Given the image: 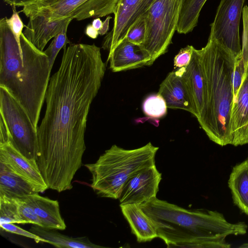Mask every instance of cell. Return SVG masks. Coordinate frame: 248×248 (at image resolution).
<instances>
[{
  "mask_svg": "<svg viewBox=\"0 0 248 248\" xmlns=\"http://www.w3.org/2000/svg\"><path fill=\"white\" fill-rule=\"evenodd\" d=\"M155 0H142L140 8V16L143 15L149 8Z\"/></svg>",
  "mask_w": 248,
  "mask_h": 248,
  "instance_id": "d590c367",
  "label": "cell"
},
{
  "mask_svg": "<svg viewBox=\"0 0 248 248\" xmlns=\"http://www.w3.org/2000/svg\"><path fill=\"white\" fill-rule=\"evenodd\" d=\"M85 34L92 39H96L99 34L98 31L91 24H88L85 29Z\"/></svg>",
  "mask_w": 248,
  "mask_h": 248,
  "instance_id": "836d02e7",
  "label": "cell"
},
{
  "mask_svg": "<svg viewBox=\"0 0 248 248\" xmlns=\"http://www.w3.org/2000/svg\"><path fill=\"white\" fill-rule=\"evenodd\" d=\"M1 229L6 232L22 235L33 239L36 243L40 242L49 244L48 241L30 231H27L12 223L0 224Z\"/></svg>",
  "mask_w": 248,
  "mask_h": 248,
  "instance_id": "f546056e",
  "label": "cell"
},
{
  "mask_svg": "<svg viewBox=\"0 0 248 248\" xmlns=\"http://www.w3.org/2000/svg\"><path fill=\"white\" fill-rule=\"evenodd\" d=\"M120 0H40L23 7L22 11L29 18L42 15L51 21L65 18L80 21L114 14Z\"/></svg>",
  "mask_w": 248,
  "mask_h": 248,
  "instance_id": "ba28073f",
  "label": "cell"
},
{
  "mask_svg": "<svg viewBox=\"0 0 248 248\" xmlns=\"http://www.w3.org/2000/svg\"><path fill=\"white\" fill-rule=\"evenodd\" d=\"M13 7V14L9 18L6 17V21L14 33L17 42L20 43V36L23 33V29L25 27L16 7Z\"/></svg>",
  "mask_w": 248,
  "mask_h": 248,
  "instance_id": "4dcf8cb0",
  "label": "cell"
},
{
  "mask_svg": "<svg viewBox=\"0 0 248 248\" xmlns=\"http://www.w3.org/2000/svg\"><path fill=\"white\" fill-rule=\"evenodd\" d=\"M231 125L234 146L248 144V67L237 96L233 99Z\"/></svg>",
  "mask_w": 248,
  "mask_h": 248,
  "instance_id": "2e32d148",
  "label": "cell"
},
{
  "mask_svg": "<svg viewBox=\"0 0 248 248\" xmlns=\"http://www.w3.org/2000/svg\"><path fill=\"white\" fill-rule=\"evenodd\" d=\"M142 0H121L114 13L113 26L102 42V48L110 53L124 39L127 33L140 16Z\"/></svg>",
  "mask_w": 248,
  "mask_h": 248,
  "instance_id": "7c38bea8",
  "label": "cell"
},
{
  "mask_svg": "<svg viewBox=\"0 0 248 248\" xmlns=\"http://www.w3.org/2000/svg\"><path fill=\"white\" fill-rule=\"evenodd\" d=\"M92 25L98 31H99L102 27L103 22L100 19V17H97L93 20Z\"/></svg>",
  "mask_w": 248,
  "mask_h": 248,
  "instance_id": "8d00e7d4",
  "label": "cell"
},
{
  "mask_svg": "<svg viewBox=\"0 0 248 248\" xmlns=\"http://www.w3.org/2000/svg\"><path fill=\"white\" fill-rule=\"evenodd\" d=\"M238 248H248V242L243 243L241 245L239 246L238 247Z\"/></svg>",
  "mask_w": 248,
  "mask_h": 248,
  "instance_id": "74e56055",
  "label": "cell"
},
{
  "mask_svg": "<svg viewBox=\"0 0 248 248\" xmlns=\"http://www.w3.org/2000/svg\"><path fill=\"white\" fill-rule=\"evenodd\" d=\"M23 224L31 223L42 227V223L32 206L22 197L16 199Z\"/></svg>",
  "mask_w": 248,
  "mask_h": 248,
  "instance_id": "83f0119b",
  "label": "cell"
},
{
  "mask_svg": "<svg viewBox=\"0 0 248 248\" xmlns=\"http://www.w3.org/2000/svg\"><path fill=\"white\" fill-rule=\"evenodd\" d=\"M193 46L187 45L182 48L174 59V65L175 68H181L186 66L190 62Z\"/></svg>",
  "mask_w": 248,
  "mask_h": 248,
  "instance_id": "1f68e13d",
  "label": "cell"
},
{
  "mask_svg": "<svg viewBox=\"0 0 248 248\" xmlns=\"http://www.w3.org/2000/svg\"><path fill=\"white\" fill-rule=\"evenodd\" d=\"M0 118L9 130L13 146L34 165L38 150L37 128L18 100L4 86H0Z\"/></svg>",
  "mask_w": 248,
  "mask_h": 248,
  "instance_id": "52a82bcc",
  "label": "cell"
},
{
  "mask_svg": "<svg viewBox=\"0 0 248 248\" xmlns=\"http://www.w3.org/2000/svg\"><path fill=\"white\" fill-rule=\"evenodd\" d=\"M207 0H185L179 14L176 31L181 34L191 32L198 24L201 10Z\"/></svg>",
  "mask_w": 248,
  "mask_h": 248,
  "instance_id": "603a6c76",
  "label": "cell"
},
{
  "mask_svg": "<svg viewBox=\"0 0 248 248\" xmlns=\"http://www.w3.org/2000/svg\"><path fill=\"white\" fill-rule=\"evenodd\" d=\"M184 67L170 72L161 82L158 90L168 108L181 109L194 114L190 95L185 81Z\"/></svg>",
  "mask_w": 248,
  "mask_h": 248,
  "instance_id": "5bb4252c",
  "label": "cell"
},
{
  "mask_svg": "<svg viewBox=\"0 0 248 248\" xmlns=\"http://www.w3.org/2000/svg\"><path fill=\"white\" fill-rule=\"evenodd\" d=\"M242 19V56L245 73L248 67V7L247 5L243 7Z\"/></svg>",
  "mask_w": 248,
  "mask_h": 248,
  "instance_id": "f1b7e54d",
  "label": "cell"
},
{
  "mask_svg": "<svg viewBox=\"0 0 248 248\" xmlns=\"http://www.w3.org/2000/svg\"><path fill=\"white\" fill-rule=\"evenodd\" d=\"M35 193L29 183L0 162V196L18 199Z\"/></svg>",
  "mask_w": 248,
  "mask_h": 248,
  "instance_id": "44dd1931",
  "label": "cell"
},
{
  "mask_svg": "<svg viewBox=\"0 0 248 248\" xmlns=\"http://www.w3.org/2000/svg\"><path fill=\"white\" fill-rule=\"evenodd\" d=\"M33 208L42 223V227L49 230H64L66 226L57 200L39 195L38 193L23 197Z\"/></svg>",
  "mask_w": 248,
  "mask_h": 248,
  "instance_id": "ac0fdd59",
  "label": "cell"
},
{
  "mask_svg": "<svg viewBox=\"0 0 248 248\" xmlns=\"http://www.w3.org/2000/svg\"><path fill=\"white\" fill-rule=\"evenodd\" d=\"M167 106L163 97L157 93L148 96L142 104L144 113L151 118H161L167 112Z\"/></svg>",
  "mask_w": 248,
  "mask_h": 248,
  "instance_id": "d4e9b609",
  "label": "cell"
},
{
  "mask_svg": "<svg viewBox=\"0 0 248 248\" xmlns=\"http://www.w3.org/2000/svg\"><path fill=\"white\" fill-rule=\"evenodd\" d=\"M21 223L16 199L0 196V224Z\"/></svg>",
  "mask_w": 248,
  "mask_h": 248,
  "instance_id": "cb8c5ba5",
  "label": "cell"
},
{
  "mask_svg": "<svg viewBox=\"0 0 248 248\" xmlns=\"http://www.w3.org/2000/svg\"><path fill=\"white\" fill-rule=\"evenodd\" d=\"M122 212L128 222L131 232L138 242H147L158 237L151 218L138 204H120Z\"/></svg>",
  "mask_w": 248,
  "mask_h": 248,
  "instance_id": "d6986e66",
  "label": "cell"
},
{
  "mask_svg": "<svg viewBox=\"0 0 248 248\" xmlns=\"http://www.w3.org/2000/svg\"><path fill=\"white\" fill-rule=\"evenodd\" d=\"M140 205L169 248H230L226 237L245 234L248 228L217 211L186 209L157 198Z\"/></svg>",
  "mask_w": 248,
  "mask_h": 248,
  "instance_id": "7a4b0ae2",
  "label": "cell"
},
{
  "mask_svg": "<svg viewBox=\"0 0 248 248\" xmlns=\"http://www.w3.org/2000/svg\"><path fill=\"white\" fill-rule=\"evenodd\" d=\"M106 68L94 44H70L63 48L59 69L50 78L46 108L37 127L36 163L48 188H72L82 165L85 133L91 104Z\"/></svg>",
  "mask_w": 248,
  "mask_h": 248,
  "instance_id": "6da1fadb",
  "label": "cell"
},
{
  "mask_svg": "<svg viewBox=\"0 0 248 248\" xmlns=\"http://www.w3.org/2000/svg\"><path fill=\"white\" fill-rule=\"evenodd\" d=\"M111 17L109 16H108L106 19L103 22V25L101 29L98 31L99 34L103 35L107 33L109 29V21Z\"/></svg>",
  "mask_w": 248,
  "mask_h": 248,
  "instance_id": "e575fe53",
  "label": "cell"
},
{
  "mask_svg": "<svg viewBox=\"0 0 248 248\" xmlns=\"http://www.w3.org/2000/svg\"><path fill=\"white\" fill-rule=\"evenodd\" d=\"M146 34V24L144 15L139 17L129 28L125 37L136 44L142 45Z\"/></svg>",
  "mask_w": 248,
  "mask_h": 248,
  "instance_id": "4316f807",
  "label": "cell"
},
{
  "mask_svg": "<svg viewBox=\"0 0 248 248\" xmlns=\"http://www.w3.org/2000/svg\"><path fill=\"white\" fill-rule=\"evenodd\" d=\"M113 72L150 66L151 56L141 45L123 39L108 53L107 62Z\"/></svg>",
  "mask_w": 248,
  "mask_h": 248,
  "instance_id": "4fadbf2b",
  "label": "cell"
},
{
  "mask_svg": "<svg viewBox=\"0 0 248 248\" xmlns=\"http://www.w3.org/2000/svg\"><path fill=\"white\" fill-rule=\"evenodd\" d=\"M34 225L30 231L47 240L49 244L59 248H97L102 246L92 243L86 237L73 238L58 232Z\"/></svg>",
  "mask_w": 248,
  "mask_h": 248,
  "instance_id": "7402d4cb",
  "label": "cell"
},
{
  "mask_svg": "<svg viewBox=\"0 0 248 248\" xmlns=\"http://www.w3.org/2000/svg\"><path fill=\"white\" fill-rule=\"evenodd\" d=\"M158 149L150 142L131 150L113 145L95 163L84 165L92 174L91 187L101 197L119 199L124 183L133 173L155 164Z\"/></svg>",
  "mask_w": 248,
  "mask_h": 248,
  "instance_id": "5b68a950",
  "label": "cell"
},
{
  "mask_svg": "<svg viewBox=\"0 0 248 248\" xmlns=\"http://www.w3.org/2000/svg\"><path fill=\"white\" fill-rule=\"evenodd\" d=\"M67 29H65L62 32L54 37L47 49L44 51L48 57L51 69L60 50L66 46L67 44H71L67 36Z\"/></svg>",
  "mask_w": 248,
  "mask_h": 248,
  "instance_id": "484cf974",
  "label": "cell"
},
{
  "mask_svg": "<svg viewBox=\"0 0 248 248\" xmlns=\"http://www.w3.org/2000/svg\"><path fill=\"white\" fill-rule=\"evenodd\" d=\"M12 7H24L40 0H3Z\"/></svg>",
  "mask_w": 248,
  "mask_h": 248,
  "instance_id": "d6a6232c",
  "label": "cell"
},
{
  "mask_svg": "<svg viewBox=\"0 0 248 248\" xmlns=\"http://www.w3.org/2000/svg\"><path fill=\"white\" fill-rule=\"evenodd\" d=\"M246 0H221L210 35L230 51L236 57L241 54L240 22Z\"/></svg>",
  "mask_w": 248,
  "mask_h": 248,
  "instance_id": "9c48e42d",
  "label": "cell"
},
{
  "mask_svg": "<svg viewBox=\"0 0 248 248\" xmlns=\"http://www.w3.org/2000/svg\"><path fill=\"white\" fill-rule=\"evenodd\" d=\"M0 162L29 183L37 193L48 187L37 167L23 155L10 141L0 143Z\"/></svg>",
  "mask_w": 248,
  "mask_h": 248,
  "instance_id": "8fae6325",
  "label": "cell"
},
{
  "mask_svg": "<svg viewBox=\"0 0 248 248\" xmlns=\"http://www.w3.org/2000/svg\"><path fill=\"white\" fill-rule=\"evenodd\" d=\"M161 179L155 164L138 170L124 183L119 198L120 204L141 205L156 198Z\"/></svg>",
  "mask_w": 248,
  "mask_h": 248,
  "instance_id": "30bf717a",
  "label": "cell"
},
{
  "mask_svg": "<svg viewBox=\"0 0 248 248\" xmlns=\"http://www.w3.org/2000/svg\"><path fill=\"white\" fill-rule=\"evenodd\" d=\"M72 20L65 18L51 21L44 15H35L29 17L23 34L33 46L43 51L47 43L67 29Z\"/></svg>",
  "mask_w": 248,
  "mask_h": 248,
  "instance_id": "9a60e30c",
  "label": "cell"
},
{
  "mask_svg": "<svg viewBox=\"0 0 248 248\" xmlns=\"http://www.w3.org/2000/svg\"><path fill=\"white\" fill-rule=\"evenodd\" d=\"M200 51L205 99L198 121L210 140L221 146L232 144L231 114L236 57L210 35Z\"/></svg>",
  "mask_w": 248,
  "mask_h": 248,
  "instance_id": "277c9868",
  "label": "cell"
},
{
  "mask_svg": "<svg viewBox=\"0 0 248 248\" xmlns=\"http://www.w3.org/2000/svg\"><path fill=\"white\" fill-rule=\"evenodd\" d=\"M181 8L177 0H155L143 14L146 34L142 46L151 56L150 65L167 52L171 43Z\"/></svg>",
  "mask_w": 248,
  "mask_h": 248,
  "instance_id": "8992f818",
  "label": "cell"
},
{
  "mask_svg": "<svg viewBox=\"0 0 248 248\" xmlns=\"http://www.w3.org/2000/svg\"><path fill=\"white\" fill-rule=\"evenodd\" d=\"M228 184L233 203L248 216V158L232 168Z\"/></svg>",
  "mask_w": 248,
  "mask_h": 248,
  "instance_id": "ffe728a7",
  "label": "cell"
},
{
  "mask_svg": "<svg viewBox=\"0 0 248 248\" xmlns=\"http://www.w3.org/2000/svg\"><path fill=\"white\" fill-rule=\"evenodd\" d=\"M184 67L183 75L193 105V115L199 119L204 107L205 85L200 49L193 47L189 63Z\"/></svg>",
  "mask_w": 248,
  "mask_h": 248,
  "instance_id": "e0dca14e",
  "label": "cell"
},
{
  "mask_svg": "<svg viewBox=\"0 0 248 248\" xmlns=\"http://www.w3.org/2000/svg\"><path fill=\"white\" fill-rule=\"evenodd\" d=\"M178 4L182 7V5L185 0H177Z\"/></svg>",
  "mask_w": 248,
  "mask_h": 248,
  "instance_id": "f35d334b",
  "label": "cell"
},
{
  "mask_svg": "<svg viewBox=\"0 0 248 248\" xmlns=\"http://www.w3.org/2000/svg\"><path fill=\"white\" fill-rule=\"evenodd\" d=\"M47 56L23 33L18 43L6 17L0 20V86L18 100L37 128L50 78Z\"/></svg>",
  "mask_w": 248,
  "mask_h": 248,
  "instance_id": "3957f363",
  "label": "cell"
}]
</instances>
